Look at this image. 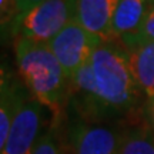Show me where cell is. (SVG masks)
Wrapping results in <instances>:
<instances>
[{"label":"cell","instance_id":"cell-1","mask_svg":"<svg viewBox=\"0 0 154 154\" xmlns=\"http://www.w3.org/2000/svg\"><path fill=\"white\" fill-rule=\"evenodd\" d=\"M14 50L24 87L42 106L59 111L70 90V79L49 44L19 37Z\"/></svg>","mask_w":154,"mask_h":154},{"label":"cell","instance_id":"cell-2","mask_svg":"<svg viewBox=\"0 0 154 154\" xmlns=\"http://www.w3.org/2000/svg\"><path fill=\"white\" fill-rule=\"evenodd\" d=\"M88 63L109 114H124L137 104L141 90L134 79L123 47L113 42L100 44L93 51Z\"/></svg>","mask_w":154,"mask_h":154},{"label":"cell","instance_id":"cell-3","mask_svg":"<svg viewBox=\"0 0 154 154\" xmlns=\"http://www.w3.org/2000/svg\"><path fill=\"white\" fill-rule=\"evenodd\" d=\"M77 0H46L17 22L14 32L22 38L49 43L67 24L74 22Z\"/></svg>","mask_w":154,"mask_h":154},{"label":"cell","instance_id":"cell-4","mask_svg":"<svg viewBox=\"0 0 154 154\" xmlns=\"http://www.w3.org/2000/svg\"><path fill=\"white\" fill-rule=\"evenodd\" d=\"M103 43L104 42L97 36L84 30L76 22H72L47 44L72 80V77L90 61L94 50Z\"/></svg>","mask_w":154,"mask_h":154},{"label":"cell","instance_id":"cell-5","mask_svg":"<svg viewBox=\"0 0 154 154\" xmlns=\"http://www.w3.org/2000/svg\"><path fill=\"white\" fill-rule=\"evenodd\" d=\"M43 107L37 100L30 99L23 106L20 113L14 119L2 154H33L38 141L40 130L43 126Z\"/></svg>","mask_w":154,"mask_h":154},{"label":"cell","instance_id":"cell-6","mask_svg":"<svg viewBox=\"0 0 154 154\" xmlns=\"http://www.w3.org/2000/svg\"><path fill=\"white\" fill-rule=\"evenodd\" d=\"M69 91L72 93L73 109L83 121L91 123L93 120L97 121L104 117H110L99 94L90 63L84 64L72 77Z\"/></svg>","mask_w":154,"mask_h":154},{"label":"cell","instance_id":"cell-7","mask_svg":"<svg viewBox=\"0 0 154 154\" xmlns=\"http://www.w3.org/2000/svg\"><path fill=\"white\" fill-rule=\"evenodd\" d=\"M76 154H119L121 137L110 126L77 120L72 128Z\"/></svg>","mask_w":154,"mask_h":154},{"label":"cell","instance_id":"cell-8","mask_svg":"<svg viewBox=\"0 0 154 154\" xmlns=\"http://www.w3.org/2000/svg\"><path fill=\"white\" fill-rule=\"evenodd\" d=\"M119 0H77L74 22L104 43L113 42L111 24Z\"/></svg>","mask_w":154,"mask_h":154},{"label":"cell","instance_id":"cell-9","mask_svg":"<svg viewBox=\"0 0 154 154\" xmlns=\"http://www.w3.org/2000/svg\"><path fill=\"white\" fill-rule=\"evenodd\" d=\"M130 67L141 93L150 99L154 96V42L140 38L121 40Z\"/></svg>","mask_w":154,"mask_h":154},{"label":"cell","instance_id":"cell-10","mask_svg":"<svg viewBox=\"0 0 154 154\" xmlns=\"http://www.w3.org/2000/svg\"><path fill=\"white\" fill-rule=\"evenodd\" d=\"M24 91L11 74L2 72V88H0V147H3L9 136L11 124L23 106L26 104Z\"/></svg>","mask_w":154,"mask_h":154},{"label":"cell","instance_id":"cell-11","mask_svg":"<svg viewBox=\"0 0 154 154\" xmlns=\"http://www.w3.org/2000/svg\"><path fill=\"white\" fill-rule=\"evenodd\" d=\"M150 5L147 0H119L111 24L113 38L124 40L136 36L143 26Z\"/></svg>","mask_w":154,"mask_h":154},{"label":"cell","instance_id":"cell-12","mask_svg":"<svg viewBox=\"0 0 154 154\" xmlns=\"http://www.w3.org/2000/svg\"><path fill=\"white\" fill-rule=\"evenodd\" d=\"M119 154H154V133H131L121 140Z\"/></svg>","mask_w":154,"mask_h":154},{"label":"cell","instance_id":"cell-13","mask_svg":"<svg viewBox=\"0 0 154 154\" xmlns=\"http://www.w3.org/2000/svg\"><path fill=\"white\" fill-rule=\"evenodd\" d=\"M33 154H63L53 131H47L42 136Z\"/></svg>","mask_w":154,"mask_h":154},{"label":"cell","instance_id":"cell-14","mask_svg":"<svg viewBox=\"0 0 154 154\" xmlns=\"http://www.w3.org/2000/svg\"><path fill=\"white\" fill-rule=\"evenodd\" d=\"M128 38H140V40H147V42H154V3L150 5V9L147 11V16L144 19L143 26L140 29L136 36ZM126 40V38H124ZM121 42V40H120Z\"/></svg>","mask_w":154,"mask_h":154},{"label":"cell","instance_id":"cell-15","mask_svg":"<svg viewBox=\"0 0 154 154\" xmlns=\"http://www.w3.org/2000/svg\"><path fill=\"white\" fill-rule=\"evenodd\" d=\"M46 0H16V6H17V20H16V24L17 22L22 19L29 10H32L33 7H36L37 5L43 3ZM16 24H14V29H16Z\"/></svg>","mask_w":154,"mask_h":154},{"label":"cell","instance_id":"cell-16","mask_svg":"<svg viewBox=\"0 0 154 154\" xmlns=\"http://www.w3.org/2000/svg\"><path fill=\"white\" fill-rule=\"evenodd\" d=\"M144 114H146V121L149 124L150 130L154 133V96L147 99V104H146V110H144Z\"/></svg>","mask_w":154,"mask_h":154},{"label":"cell","instance_id":"cell-17","mask_svg":"<svg viewBox=\"0 0 154 154\" xmlns=\"http://www.w3.org/2000/svg\"><path fill=\"white\" fill-rule=\"evenodd\" d=\"M147 2H149V3H154V0H147Z\"/></svg>","mask_w":154,"mask_h":154}]
</instances>
